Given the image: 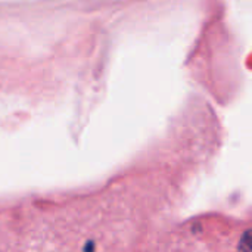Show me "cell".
Listing matches in <instances>:
<instances>
[{
  "label": "cell",
  "mask_w": 252,
  "mask_h": 252,
  "mask_svg": "<svg viewBox=\"0 0 252 252\" xmlns=\"http://www.w3.org/2000/svg\"><path fill=\"white\" fill-rule=\"evenodd\" d=\"M239 251L241 252H252V229H248L239 242Z\"/></svg>",
  "instance_id": "6da1fadb"
}]
</instances>
